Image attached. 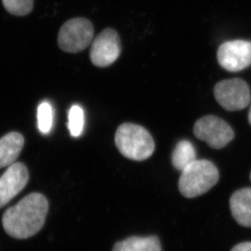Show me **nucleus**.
Masks as SVG:
<instances>
[{"mask_svg":"<svg viewBox=\"0 0 251 251\" xmlns=\"http://www.w3.org/2000/svg\"><path fill=\"white\" fill-rule=\"evenodd\" d=\"M49 204L42 194L27 195L2 216L5 232L17 239H26L38 233L45 223Z\"/></svg>","mask_w":251,"mask_h":251,"instance_id":"nucleus-1","label":"nucleus"},{"mask_svg":"<svg viewBox=\"0 0 251 251\" xmlns=\"http://www.w3.org/2000/svg\"><path fill=\"white\" fill-rule=\"evenodd\" d=\"M220 179L216 165L206 159H199L181 171L179 179V190L185 198L192 199L211 190Z\"/></svg>","mask_w":251,"mask_h":251,"instance_id":"nucleus-2","label":"nucleus"},{"mask_svg":"<svg viewBox=\"0 0 251 251\" xmlns=\"http://www.w3.org/2000/svg\"><path fill=\"white\" fill-rule=\"evenodd\" d=\"M115 142L121 154L135 161L148 159L154 151L151 135L146 128L135 124L121 125L116 130Z\"/></svg>","mask_w":251,"mask_h":251,"instance_id":"nucleus-3","label":"nucleus"},{"mask_svg":"<svg viewBox=\"0 0 251 251\" xmlns=\"http://www.w3.org/2000/svg\"><path fill=\"white\" fill-rule=\"evenodd\" d=\"M94 38V27L85 18H74L59 29L58 45L65 52L77 53L90 46Z\"/></svg>","mask_w":251,"mask_h":251,"instance_id":"nucleus-4","label":"nucleus"},{"mask_svg":"<svg viewBox=\"0 0 251 251\" xmlns=\"http://www.w3.org/2000/svg\"><path fill=\"white\" fill-rule=\"evenodd\" d=\"M214 95L219 104L229 112L245 109L251 102L249 85L242 79L219 81L214 89Z\"/></svg>","mask_w":251,"mask_h":251,"instance_id":"nucleus-5","label":"nucleus"},{"mask_svg":"<svg viewBox=\"0 0 251 251\" xmlns=\"http://www.w3.org/2000/svg\"><path fill=\"white\" fill-rule=\"evenodd\" d=\"M194 133L198 139L214 149L223 148L234 138L231 126L216 116H203L198 120L194 126Z\"/></svg>","mask_w":251,"mask_h":251,"instance_id":"nucleus-6","label":"nucleus"},{"mask_svg":"<svg viewBox=\"0 0 251 251\" xmlns=\"http://www.w3.org/2000/svg\"><path fill=\"white\" fill-rule=\"evenodd\" d=\"M121 53V43L118 33L113 28H107L93 41L90 56L94 65L105 68L116 61Z\"/></svg>","mask_w":251,"mask_h":251,"instance_id":"nucleus-7","label":"nucleus"},{"mask_svg":"<svg viewBox=\"0 0 251 251\" xmlns=\"http://www.w3.org/2000/svg\"><path fill=\"white\" fill-rule=\"evenodd\" d=\"M217 60L224 69L232 73L242 71L251 65V41H227L219 47Z\"/></svg>","mask_w":251,"mask_h":251,"instance_id":"nucleus-8","label":"nucleus"},{"mask_svg":"<svg viewBox=\"0 0 251 251\" xmlns=\"http://www.w3.org/2000/svg\"><path fill=\"white\" fill-rule=\"evenodd\" d=\"M28 171L22 163L12 164L0 177V208L24 190L28 181Z\"/></svg>","mask_w":251,"mask_h":251,"instance_id":"nucleus-9","label":"nucleus"},{"mask_svg":"<svg viewBox=\"0 0 251 251\" xmlns=\"http://www.w3.org/2000/svg\"><path fill=\"white\" fill-rule=\"evenodd\" d=\"M229 205L237 223L244 227H251V188H243L233 193Z\"/></svg>","mask_w":251,"mask_h":251,"instance_id":"nucleus-10","label":"nucleus"},{"mask_svg":"<svg viewBox=\"0 0 251 251\" xmlns=\"http://www.w3.org/2000/svg\"><path fill=\"white\" fill-rule=\"evenodd\" d=\"M25 138L17 132H12L0 139V168L14 164L24 147Z\"/></svg>","mask_w":251,"mask_h":251,"instance_id":"nucleus-11","label":"nucleus"},{"mask_svg":"<svg viewBox=\"0 0 251 251\" xmlns=\"http://www.w3.org/2000/svg\"><path fill=\"white\" fill-rule=\"evenodd\" d=\"M112 251H162L159 239L155 236L131 237L114 246Z\"/></svg>","mask_w":251,"mask_h":251,"instance_id":"nucleus-12","label":"nucleus"},{"mask_svg":"<svg viewBox=\"0 0 251 251\" xmlns=\"http://www.w3.org/2000/svg\"><path fill=\"white\" fill-rule=\"evenodd\" d=\"M196 158V150L192 142L188 140H181L173 150L172 162L173 167L181 172L195 162Z\"/></svg>","mask_w":251,"mask_h":251,"instance_id":"nucleus-13","label":"nucleus"},{"mask_svg":"<svg viewBox=\"0 0 251 251\" xmlns=\"http://www.w3.org/2000/svg\"><path fill=\"white\" fill-rule=\"evenodd\" d=\"M85 116L84 111L79 105H74L69 112V132L73 137H79L83 132Z\"/></svg>","mask_w":251,"mask_h":251,"instance_id":"nucleus-14","label":"nucleus"},{"mask_svg":"<svg viewBox=\"0 0 251 251\" xmlns=\"http://www.w3.org/2000/svg\"><path fill=\"white\" fill-rule=\"evenodd\" d=\"M53 126V108L48 102H43L38 107V127L43 134L50 133Z\"/></svg>","mask_w":251,"mask_h":251,"instance_id":"nucleus-15","label":"nucleus"},{"mask_svg":"<svg viewBox=\"0 0 251 251\" xmlns=\"http://www.w3.org/2000/svg\"><path fill=\"white\" fill-rule=\"evenodd\" d=\"M5 9L15 16H26L33 9V0H2Z\"/></svg>","mask_w":251,"mask_h":251,"instance_id":"nucleus-16","label":"nucleus"},{"mask_svg":"<svg viewBox=\"0 0 251 251\" xmlns=\"http://www.w3.org/2000/svg\"><path fill=\"white\" fill-rule=\"evenodd\" d=\"M231 251H251V242L240 243L235 246Z\"/></svg>","mask_w":251,"mask_h":251,"instance_id":"nucleus-17","label":"nucleus"},{"mask_svg":"<svg viewBox=\"0 0 251 251\" xmlns=\"http://www.w3.org/2000/svg\"><path fill=\"white\" fill-rule=\"evenodd\" d=\"M248 121H249V123L251 124V106L250 107L249 113H248Z\"/></svg>","mask_w":251,"mask_h":251,"instance_id":"nucleus-18","label":"nucleus"},{"mask_svg":"<svg viewBox=\"0 0 251 251\" xmlns=\"http://www.w3.org/2000/svg\"></svg>","mask_w":251,"mask_h":251,"instance_id":"nucleus-19","label":"nucleus"}]
</instances>
